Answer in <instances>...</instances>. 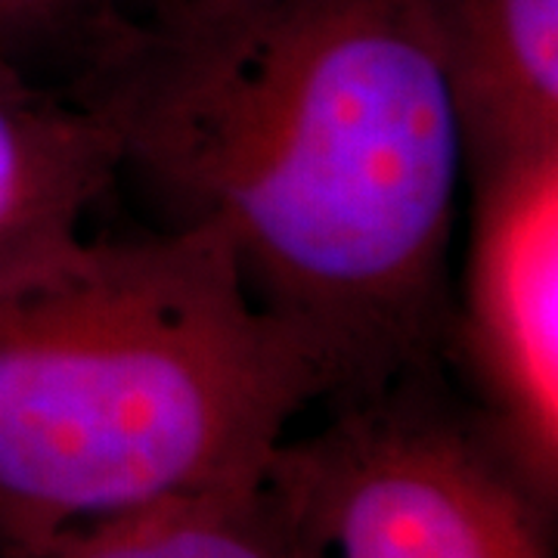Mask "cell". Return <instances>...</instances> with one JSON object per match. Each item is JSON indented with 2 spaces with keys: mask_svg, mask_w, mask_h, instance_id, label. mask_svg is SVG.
Segmentation results:
<instances>
[{
  "mask_svg": "<svg viewBox=\"0 0 558 558\" xmlns=\"http://www.w3.org/2000/svg\"><path fill=\"white\" fill-rule=\"evenodd\" d=\"M121 171L218 236L336 400L428 376L465 143L425 0H240L131 28L87 78Z\"/></svg>",
  "mask_w": 558,
  "mask_h": 558,
  "instance_id": "6da1fadb",
  "label": "cell"
},
{
  "mask_svg": "<svg viewBox=\"0 0 558 558\" xmlns=\"http://www.w3.org/2000/svg\"><path fill=\"white\" fill-rule=\"evenodd\" d=\"M332 398L211 230L84 233L0 289V553L258 484Z\"/></svg>",
  "mask_w": 558,
  "mask_h": 558,
  "instance_id": "7a4b0ae2",
  "label": "cell"
},
{
  "mask_svg": "<svg viewBox=\"0 0 558 558\" xmlns=\"http://www.w3.org/2000/svg\"><path fill=\"white\" fill-rule=\"evenodd\" d=\"M425 379L336 400L279 444L264 484L301 558H556V512Z\"/></svg>",
  "mask_w": 558,
  "mask_h": 558,
  "instance_id": "3957f363",
  "label": "cell"
},
{
  "mask_svg": "<svg viewBox=\"0 0 558 558\" xmlns=\"http://www.w3.org/2000/svg\"><path fill=\"white\" fill-rule=\"evenodd\" d=\"M469 242L453 336L472 418L524 487L558 509V146L465 171Z\"/></svg>",
  "mask_w": 558,
  "mask_h": 558,
  "instance_id": "277c9868",
  "label": "cell"
},
{
  "mask_svg": "<svg viewBox=\"0 0 558 558\" xmlns=\"http://www.w3.org/2000/svg\"><path fill=\"white\" fill-rule=\"evenodd\" d=\"M121 178L119 128L100 97L0 53V289L81 240Z\"/></svg>",
  "mask_w": 558,
  "mask_h": 558,
  "instance_id": "5b68a950",
  "label": "cell"
},
{
  "mask_svg": "<svg viewBox=\"0 0 558 558\" xmlns=\"http://www.w3.org/2000/svg\"><path fill=\"white\" fill-rule=\"evenodd\" d=\"M465 171L558 146V0H425Z\"/></svg>",
  "mask_w": 558,
  "mask_h": 558,
  "instance_id": "8992f818",
  "label": "cell"
},
{
  "mask_svg": "<svg viewBox=\"0 0 558 558\" xmlns=\"http://www.w3.org/2000/svg\"><path fill=\"white\" fill-rule=\"evenodd\" d=\"M0 558H301V549L260 478L7 549Z\"/></svg>",
  "mask_w": 558,
  "mask_h": 558,
  "instance_id": "52a82bcc",
  "label": "cell"
},
{
  "mask_svg": "<svg viewBox=\"0 0 558 558\" xmlns=\"http://www.w3.org/2000/svg\"><path fill=\"white\" fill-rule=\"evenodd\" d=\"M116 7L119 0H0V53L25 62L40 44L78 35L94 47V62L102 60L131 32Z\"/></svg>",
  "mask_w": 558,
  "mask_h": 558,
  "instance_id": "ba28073f",
  "label": "cell"
},
{
  "mask_svg": "<svg viewBox=\"0 0 558 558\" xmlns=\"http://www.w3.org/2000/svg\"><path fill=\"white\" fill-rule=\"evenodd\" d=\"M134 3L143 13L137 28H180V25L218 16L240 0H134Z\"/></svg>",
  "mask_w": 558,
  "mask_h": 558,
  "instance_id": "9c48e42d",
  "label": "cell"
}]
</instances>
